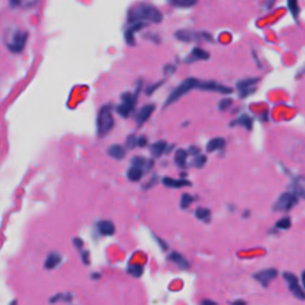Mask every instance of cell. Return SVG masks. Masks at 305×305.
<instances>
[{
    "mask_svg": "<svg viewBox=\"0 0 305 305\" xmlns=\"http://www.w3.org/2000/svg\"><path fill=\"white\" fill-rule=\"evenodd\" d=\"M136 145H137V137H135L134 135H130L127 139V147L130 148V149H134Z\"/></svg>",
    "mask_w": 305,
    "mask_h": 305,
    "instance_id": "obj_37",
    "label": "cell"
},
{
    "mask_svg": "<svg viewBox=\"0 0 305 305\" xmlns=\"http://www.w3.org/2000/svg\"><path fill=\"white\" fill-rule=\"evenodd\" d=\"M154 111H155V105H154V104L143 105V106L139 109L137 115H136V123H137V125H139V127H141V125H143L145 122H147L148 119L152 117Z\"/></svg>",
    "mask_w": 305,
    "mask_h": 305,
    "instance_id": "obj_13",
    "label": "cell"
},
{
    "mask_svg": "<svg viewBox=\"0 0 305 305\" xmlns=\"http://www.w3.org/2000/svg\"><path fill=\"white\" fill-rule=\"evenodd\" d=\"M147 143H148V139H147V137H145V136H138V137H137V145H138V147L143 148V147H145V145H147Z\"/></svg>",
    "mask_w": 305,
    "mask_h": 305,
    "instance_id": "obj_40",
    "label": "cell"
},
{
    "mask_svg": "<svg viewBox=\"0 0 305 305\" xmlns=\"http://www.w3.org/2000/svg\"><path fill=\"white\" fill-rule=\"evenodd\" d=\"M92 278L93 279H98V278H101V275H99V274H93Z\"/></svg>",
    "mask_w": 305,
    "mask_h": 305,
    "instance_id": "obj_48",
    "label": "cell"
},
{
    "mask_svg": "<svg viewBox=\"0 0 305 305\" xmlns=\"http://www.w3.org/2000/svg\"><path fill=\"white\" fill-rule=\"evenodd\" d=\"M155 182H156V178H153L152 180H150L149 184L145 185V189H150V187H153V185L155 184Z\"/></svg>",
    "mask_w": 305,
    "mask_h": 305,
    "instance_id": "obj_46",
    "label": "cell"
},
{
    "mask_svg": "<svg viewBox=\"0 0 305 305\" xmlns=\"http://www.w3.org/2000/svg\"><path fill=\"white\" fill-rule=\"evenodd\" d=\"M97 229H98V232L102 236H112L116 232V227L115 224H113V222L107 221V219H102V221L98 222Z\"/></svg>",
    "mask_w": 305,
    "mask_h": 305,
    "instance_id": "obj_14",
    "label": "cell"
},
{
    "mask_svg": "<svg viewBox=\"0 0 305 305\" xmlns=\"http://www.w3.org/2000/svg\"><path fill=\"white\" fill-rule=\"evenodd\" d=\"M189 153L192 154V155L197 156V155H198V154H201V149H199L198 147H195V145H192V147H190Z\"/></svg>",
    "mask_w": 305,
    "mask_h": 305,
    "instance_id": "obj_42",
    "label": "cell"
},
{
    "mask_svg": "<svg viewBox=\"0 0 305 305\" xmlns=\"http://www.w3.org/2000/svg\"><path fill=\"white\" fill-rule=\"evenodd\" d=\"M147 25H148V23H144V22L130 23V25L127 28V30H125V33H124V38H125V42H127V44L131 45V47L135 45L136 44L135 34L138 33V31H141L142 29H144Z\"/></svg>",
    "mask_w": 305,
    "mask_h": 305,
    "instance_id": "obj_9",
    "label": "cell"
},
{
    "mask_svg": "<svg viewBox=\"0 0 305 305\" xmlns=\"http://www.w3.org/2000/svg\"><path fill=\"white\" fill-rule=\"evenodd\" d=\"M201 305H217V303L212 299H204V301H202Z\"/></svg>",
    "mask_w": 305,
    "mask_h": 305,
    "instance_id": "obj_43",
    "label": "cell"
},
{
    "mask_svg": "<svg viewBox=\"0 0 305 305\" xmlns=\"http://www.w3.org/2000/svg\"><path fill=\"white\" fill-rule=\"evenodd\" d=\"M298 203V197L293 192H285L279 196L274 205H273V211H290L296 206Z\"/></svg>",
    "mask_w": 305,
    "mask_h": 305,
    "instance_id": "obj_6",
    "label": "cell"
},
{
    "mask_svg": "<svg viewBox=\"0 0 305 305\" xmlns=\"http://www.w3.org/2000/svg\"><path fill=\"white\" fill-rule=\"evenodd\" d=\"M39 0H8V5L12 8H21V10H29L35 7Z\"/></svg>",
    "mask_w": 305,
    "mask_h": 305,
    "instance_id": "obj_16",
    "label": "cell"
},
{
    "mask_svg": "<svg viewBox=\"0 0 305 305\" xmlns=\"http://www.w3.org/2000/svg\"><path fill=\"white\" fill-rule=\"evenodd\" d=\"M286 2H287V8H289L291 15L293 16V18H298L299 12H301L298 0H286Z\"/></svg>",
    "mask_w": 305,
    "mask_h": 305,
    "instance_id": "obj_29",
    "label": "cell"
},
{
    "mask_svg": "<svg viewBox=\"0 0 305 305\" xmlns=\"http://www.w3.org/2000/svg\"><path fill=\"white\" fill-rule=\"evenodd\" d=\"M187 158H189V152H186L185 149H178L175 152L174 161L179 167L184 168V167H186Z\"/></svg>",
    "mask_w": 305,
    "mask_h": 305,
    "instance_id": "obj_27",
    "label": "cell"
},
{
    "mask_svg": "<svg viewBox=\"0 0 305 305\" xmlns=\"http://www.w3.org/2000/svg\"><path fill=\"white\" fill-rule=\"evenodd\" d=\"M127 175H128V179H129L130 181L141 180L142 176H143V167L135 166V165H133V166L129 168V170H128Z\"/></svg>",
    "mask_w": 305,
    "mask_h": 305,
    "instance_id": "obj_23",
    "label": "cell"
},
{
    "mask_svg": "<svg viewBox=\"0 0 305 305\" xmlns=\"http://www.w3.org/2000/svg\"><path fill=\"white\" fill-rule=\"evenodd\" d=\"M283 276L285 281L289 285V289L291 292L293 293V296H295L296 298L301 299V301H305V291H303L301 285H299L297 276L291 272H285Z\"/></svg>",
    "mask_w": 305,
    "mask_h": 305,
    "instance_id": "obj_7",
    "label": "cell"
},
{
    "mask_svg": "<svg viewBox=\"0 0 305 305\" xmlns=\"http://www.w3.org/2000/svg\"><path fill=\"white\" fill-rule=\"evenodd\" d=\"M172 6L178 8H191L198 4V0H167Z\"/></svg>",
    "mask_w": 305,
    "mask_h": 305,
    "instance_id": "obj_25",
    "label": "cell"
},
{
    "mask_svg": "<svg viewBox=\"0 0 305 305\" xmlns=\"http://www.w3.org/2000/svg\"><path fill=\"white\" fill-rule=\"evenodd\" d=\"M109 155L115 160H123L125 158V154H127V150L123 145L121 144H112L111 147H109V150H107Z\"/></svg>",
    "mask_w": 305,
    "mask_h": 305,
    "instance_id": "obj_20",
    "label": "cell"
},
{
    "mask_svg": "<svg viewBox=\"0 0 305 305\" xmlns=\"http://www.w3.org/2000/svg\"><path fill=\"white\" fill-rule=\"evenodd\" d=\"M232 127L234 125H240V127L246 128L247 130H252L253 128V118L250 116H248L247 113H243V115H241L240 117H237V118L235 119V121L232 122Z\"/></svg>",
    "mask_w": 305,
    "mask_h": 305,
    "instance_id": "obj_22",
    "label": "cell"
},
{
    "mask_svg": "<svg viewBox=\"0 0 305 305\" xmlns=\"http://www.w3.org/2000/svg\"><path fill=\"white\" fill-rule=\"evenodd\" d=\"M225 144L227 143H225V139L223 137H215L211 139V141L207 142L206 152L207 153L219 152V150L224 149Z\"/></svg>",
    "mask_w": 305,
    "mask_h": 305,
    "instance_id": "obj_19",
    "label": "cell"
},
{
    "mask_svg": "<svg viewBox=\"0 0 305 305\" xmlns=\"http://www.w3.org/2000/svg\"><path fill=\"white\" fill-rule=\"evenodd\" d=\"M276 275H278V271L275 269H266L260 271V272H256L253 276H254V279L259 284H261L262 286L266 287L274 280Z\"/></svg>",
    "mask_w": 305,
    "mask_h": 305,
    "instance_id": "obj_10",
    "label": "cell"
},
{
    "mask_svg": "<svg viewBox=\"0 0 305 305\" xmlns=\"http://www.w3.org/2000/svg\"><path fill=\"white\" fill-rule=\"evenodd\" d=\"M258 82H259L258 78H247V79H243V80L238 81L236 86H237L238 90H240L242 98H244V97H248L249 95H252V93H254L255 85L258 84Z\"/></svg>",
    "mask_w": 305,
    "mask_h": 305,
    "instance_id": "obj_12",
    "label": "cell"
},
{
    "mask_svg": "<svg viewBox=\"0 0 305 305\" xmlns=\"http://www.w3.org/2000/svg\"><path fill=\"white\" fill-rule=\"evenodd\" d=\"M115 127L113 107L111 104H105L99 109L97 116V134L99 137H105Z\"/></svg>",
    "mask_w": 305,
    "mask_h": 305,
    "instance_id": "obj_2",
    "label": "cell"
},
{
    "mask_svg": "<svg viewBox=\"0 0 305 305\" xmlns=\"http://www.w3.org/2000/svg\"><path fill=\"white\" fill-rule=\"evenodd\" d=\"M175 66L174 65H167V66H165V68H164V74L166 76H169V75H172V74H174L175 73Z\"/></svg>",
    "mask_w": 305,
    "mask_h": 305,
    "instance_id": "obj_38",
    "label": "cell"
},
{
    "mask_svg": "<svg viewBox=\"0 0 305 305\" xmlns=\"http://www.w3.org/2000/svg\"><path fill=\"white\" fill-rule=\"evenodd\" d=\"M165 152H167V143L165 141L155 142L152 147H150V153L154 158H160Z\"/></svg>",
    "mask_w": 305,
    "mask_h": 305,
    "instance_id": "obj_24",
    "label": "cell"
},
{
    "mask_svg": "<svg viewBox=\"0 0 305 305\" xmlns=\"http://www.w3.org/2000/svg\"><path fill=\"white\" fill-rule=\"evenodd\" d=\"M73 243H74V246H75L76 248H78V249H80V250H81V248L84 247V241H82L81 238H79V237L74 238Z\"/></svg>",
    "mask_w": 305,
    "mask_h": 305,
    "instance_id": "obj_41",
    "label": "cell"
},
{
    "mask_svg": "<svg viewBox=\"0 0 305 305\" xmlns=\"http://www.w3.org/2000/svg\"><path fill=\"white\" fill-rule=\"evenodd\" d=\"M206 162H207V159H206V156L205 155H202V154H198V155L196 156L195 158V161H193V165H195V166L197 167V168H203L205 165H206Z\"/></svg>",
    "mask_w": 305,
    "mask_h": 305,
    "instance_id": "obj_35",
    "label": "cell"
},
{
    "mask_svg": "<svg viewBox=\"0 0 305 305\" xmlns=\"http://www.w3.org/2000/svg\"><path fill=\"white\" fill-rule=\"evenodd\" d=\"M148 39H150V41H154L155 43H158V42H160V39H159L158 35H153V34H149V35H147Z\"/></svg>",
    "mask_w": 305,
    "mask_h": 305,
    "instance_id": "obj_44",
    "label": "cell"
},
{
    "mask_svg": "<svg viewBox=\"0 0 305 305\" xmlns=\"http://www.w3.org/2000/svg\"><path fill=\"white\" fill-rule=\"evenodd\" d=\"M291 189H292V192L295 193L298 198H305V181L297 179V180H295V182L291 185Z\"/></svg>",
    "mask_w": 305,
    "mask_h": 305,
    "instance_id": "obj_26",
    "label": "cell"
},
{
    "mask_svg": "<svg viewBox=\"0 0 305 305\" xmlns=\"http://www.w3.org/2000/svg\"><path fill=\"white\" fill-rule=\"evenodd\" d=\"M162 85H164V80H160V81H158V82H154V84L149 85V86L147 87V90H145V95H147V96H152L154 92H156V91H158L159 88L162 86Z\"/></svg>",
    "mask_w": 305,
    "mask_h": 305,
    "instance_id": "obj_34",
    "label": "cell"
},
{
    "mask_svg": "<svg viewBox=\"0 0 305 305\" xmlns=\"http://www.w3.org/2000/svg\"><path fill=\"white\" fill-rule=\"evenodd\" d=\"M164 21V13L149 2H138L128 11V22H144L160 24Z\"/></svg>",
    "mask_w": 305,
    "mask_h": 305,
    "instance_id": "obj_1",
    "label": "cell"
},
{
    "mask_svg": "<svg viewBox=\"0 0 305 305\" xmlns=\"http://www.w3.org/2000/svg\"><path fill=\"white\" fill-rule=\"evenodd\" d=\"M195 216L199 221L209 222V219L211 218V211L206 209V207H198V209L195 211Z\"/></svg>",
    "mask_w": 305,
    "mask_h": 305,
    "instance_id": "obj_28",
    "label": "cell"
},
{
    "mask_svg": "<svg viewBox=\"0 0 305 305\" xmlns=\"http://www.w3.org/2000/svg\"><path fill=\"white\" fill-rule=\"evenodd\" d=\"M210 59V54L202 48H195L186 58V62H196V61H205Z\"/></svg>",
    "mask_w": 305,
    "mask_h": 305,
    "instance_id": "obj_15",
    "label": "cell"
},
{
    "mask_svg": "<svg viewBox=\"0 0 305 305\" xmlns=\"http://www.w3.org/2000/svg\"><path fill=\"white\" fill-rule=\"evenodd\" d=\"M143 266L139 264H133L128 266V273H129L130 275L135 276V278H138V276L143 274Z\"/></svg>",
    "mask_w": 305,
    "mask_h": 305,
    "instance_id": "obj_30",
    "label": "cell"
},
{
    "mask_svg": "<svg viewBox=\"0 0 305 305\" xmlns=\"http://www.w3.org/2000/svg\"><path fill=\"white\" fill-rule=\"evenodd\" d=\"M198 84H199L198 79L192 78V76H191V78L185 79V80L180 82V84H179L178 86H176L174 90L170 92V95L167 97L166 102H165V107L174 104V102L179 101V99L182 98V97L186 96L187 93L191 92V91L198 87Z\"/></svg>",
    "mask_w": 305,
    "mask_h": 305,
    "instance_id": "obj_3",
    "label": "cell"
},
{
    "mask_svg": "<svg viewBox=\"0 0 305 305\" xmlns=\"http://www.w3.org/2000/svg\"><path fill=\"white\" fill-rule=\"evenodd\" d=\"M168 259H169V260L172 262H174L176 266H179L182 270L190 269V262L187 261L186 258H185V256H182L180 253L173 252L172 254L168 256Z\"/></svg>",
    "mask_w": 305,
    "mask_h": 305,
    "instance_id": "obj_21",
    "label": "cell"
},
{
    "mask_svg": "<svg viewBox=\"0 0 305 305\" xmlns=\"http://www.w3.org/2000/svg\"><path fill=\"white\" fill-rule=\"evenodd\" d=\"M139 90H141V82L137 87H136L135 92H124L121 97V104L116 107L117 113L123 118H128L133 111L135 110L136 102L139 95Z\"/></svg>",
    "mask_w": 305,
    "mask_h": 305,
    "instance_id": "obj_4",
    "label": "cell"
},
{
    "mask_svg": "<svg viewBox=\"0 0 305 305\" xmlns=\"http://www.w3.org/2000/svg\"><path fill=\"white\" fill-rule=\"evenodd\" d=\"M174 36L179 42H182V43H192V42H197L199 41V39H203L202 34L196 33V31L191 29L178 30L174 34Z\"/></svg>",
    "mask_w": 305,
    "mask_h": 305,
    "instance_id": "obj_11",
    "label": "cell"
},
{
    "mask_svg": "<svg viewBox=\"0 0 305 305\" xmlns=\"http://www.w3.org/2000/svg\"><path fill=\"white\" fill-rule=\"evenodd\" d=\"M232 305H247V303L244 301H242V299H236V301H233Z\"/></svg>",
    "mask_w": 305,
    "mask_h": 305,
    "instance_id": "obj_45",
    "label": "cell"
},
{
    "mask_svg": "<svg viewBox=\"0 0 305 305\" xmlns=\"http://www.w3.org/2000/svg\"><path fill=\"white\" fill-rule=\"evenodd\" d=\"M62 262V256L58 252H51L44 261L45 270H55Z\"/></svg>",
    "mask_w": 305,
    "mask_h": 305,
    "instance_id": "obj_17",
    "label": "cell"
},
{
    "mask_svg": "<svg viewBox=\"0 0 305 305\" xmlns=\"http://www.w3.org/2000/svg\"><path fill=\"white\" fill-rule=\"evenodd\" d=\"M72 299V295L69 293H59V295L54 296L50 299V303H58V302H70Z\"/></svg>",
    "mask_w": 305,
    "mask_h": 305,
    "instance_id": "obj_33",
    "label": "cell"
},
{
    "mask_svg": "<svg viewBox=\"0 0 305 305\" xmlns=\"http://www.w3.org/2000/svg\"><path fill=\"white\" fill-rule=\"evenodd\" d=\"M233 105V101L230 98H224L218 102V110L219 111H227Z\"/></svg>",
    "mask_w": 305,
    "mask_h": 305,
    "instance_id": "obj_36",
    "label": "cell"
},
{
    "mask_svg": "<svg viewBox=\"0 0 305 305\" xmlns=\"http://www.w3.org/2000/svg\"><path fill=\"white\" fill-rule=\"evenodd\" d=\"M29 38V33L25 30H16L10 37V41L6 42L7 49L13 54H21L25 49Z\"/></svg>",
    "mask_w": 305,
    "mask_h": 305,
    "instance_id": "obj_5",
    "label": "cell"
},
{
    "mask_svg": "<svg viewBox=\"0 0 305 305\" xmlns=\"http://www.w3.org/2000/svg\"><path fill=\"white\" fill-rule=\"evenodd\" d=\"M81 260H82V262H84L85 265L90 264V253H88L87 250H82Z\"/></svg>",
    "mask_w": 305,
    "mask_h": 305,
    "instance_id": "obj_39",
    "label": "cell"
},
{
    "mask_svg": "<svg viewBox=\"0 0 305 305\" xmlns=\"http://www.w3.org/2000/svg\"><path fill=\"white\" fill-rule=\"evenodd\" d=\"M162 182H164L165 186L169 187V189H181V187H186L191 185V182L189 180H185V179H179V180H176V179L169 178V176L164 178Z\"/></svg>",
    "mask_w": 305,
    "mask_h": 305,
    "instance_id": "obj_18",
    "label": "cell"
},
{
    "mask_svg": "<svg viewBox=\"0 0 305 305\" xmlns=\"http://www.w3.org/2000/svg\"><path fill=\"white\" fill-rule=\"evenodd\" d=\"M302 281H303V286H304V289H305V271L303 273H302Z\"/></svg>",
    "mask_w": 305,
    "mask_h": 305,
    "instance_id": "obj_47",
    "label": "cell"
},
{
    "mask_svg": "<svg viewBox=\"0 0 305 305\" xmlns=\"http://www.w3.org/2000/svg\"><path fill=\"white\" fill-rule=\"evenodd\" d=\"M198 90L210 91V92H217L221 95H232L233 90L230 87L225 86L223 84H219L216 81H199Z\"/></svg>",
    "mask_w": 305,
    "mask_h": 305,
    "instance_id": "obj_8",
    "label": "cell"
},
{
    "mask_svg": "<svg viewBox=\"0 0 305 305\" xmlns=\"http://www.w3.org/2000/svg\"><path fill=\"white\" fill-rule=\"evenodd\" d=\"M193 201H195V198L192 196L189 195V193H184L180 199V207L181 209H187L193 203Z\"/></svg>",
    "mask_w": 305,
    "mask_h": 305,
    "instance_id": "obj_32",
    "label": "cell"
},
{
    "mask_svg": "<svg viewBox=\"0 0 305 305\" xmlns=\"http://www.w3.org/2000/svg\"><path fill=\"white\" fill-rule=\"evenodd\" d=\"M291 224H292V222H291L290 217H283L279 219V221H276L275 228L280 230H286V229H290Z\"/></svg>",
    "mask_w": 305,
    "mask_h": 305,
    "instance_id": "obj_31",
    "label": "cell"
}]
</instances>
